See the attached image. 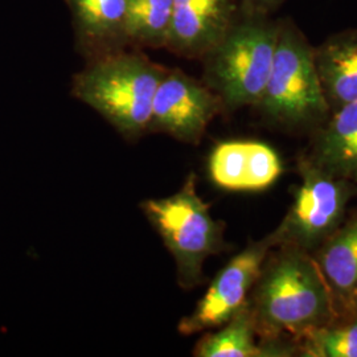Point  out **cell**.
<instances>
[{
	"mask_svg": "<svg viewBox=\"0 0 357 357\" xmlns=\"http://www.w3.org/2000/svg\"><path fill=\"white\" fill-rule=\"evenodd\" d=\"M337 307L344 310L357 289V212L312 253Z\"/></svg>",
	"mask_w": 357,
	"mask_h": 357,
	"instance_id": "14",
	"label": "cell"
},
{
	"mask_svg": "<svg viewBox=\"0 0 357 357\" xmlns=\"http://www.w3.org/2000/svg\"><path fill=\"white\" fill-rule=\"evenodd\" d=\"M270 125L287 131H315L331 114L320 85L314 47L291 20H281L273 66L257 103Z\"/></svg>",
	"mask_w": 357,
	"mask_h": 357,
	"instance_id": "4",
	"label": "cell"
},
{
	"mask_svg": "<svg viewBox=\"0 0 357 357\" xmlns=\"http://www.w3.org/2000/svg\"><path fill=\"white\" fill-rule=\"evenodd\" d=\"M236 13V0H174L166 47L187 57H204L225 36Z\"/></svg>",
	"mask_w": 357,
	"mask_h": 357,
	"instance_id": "10",
	"label": "cell"
},
{
	"mask_svg": "<svg viewBox=\"0 0 357 357\" xmlns=\"http://www.w3.org/2000/svg\"><path fill=\"white\" fill-rule=\"evenodd\" d=\"M197 357H287L298 355L293 339H261L249 302L217 327L206 332L193 349Z\"/></svg>",
	"mask_w": 357,
	"mask_h": 357,
	"instance_id": "11",
	"label": "cell"
},
{
	"mask_svg": "<svg viewBox=\"0 0 357 357\" xmlns=\"http://www.w3.org/2000/svg\"><path fill=\"white\" fill-rule=\"evenodd\" d=\"M261 339H295L333 321L339 307L311 253L290 245L268 253L249 295Z\"/></svg>",
	"mask_w": 357,
	"mask_h": 357,
	"instance_id": "1",
	"label": "cell"
},
{
	"mask_svg": "<svg viewBox=\"0 0 357 357\" xmlns=\"http://www.w3.org/2000/svg\"><path fill=\"white\" fill-rule=\"evenodd\" d=\"M166 72L141 54L105 56L75 77L73 96L134 139L150 128L153 97Z\"/></svg>",
	"mask_w": 357,
	"mask_h": 357,
	"instance_id": "2",
	"label": "cell"
},
{
	"mask_svg": "<svg viewBox=\"0 0 357 357\" xmlns=\"http://www.w3.org/2000/svg\"><path fill=\"white\" fill-rule=\"evenodd\" d=\"M277 248L273 233L250 241L217 273L203 298L188 317L180 320L178 331L184 336L212 331L243 308L255 287L268 253Z\"/></svg>",
	"mask_w": 357,
	"mask_h": 357,
	"instance_id": "7",
	"label": "cell"
},
{
	"mask_svg": "<svg viewBox=\"0 0 357 357\" xmlns=\"http://www.w3.org/2000/svg\"><path fill=\"white\" fill-rule=\"evenodd\" d=\"M174 0H128L121 35L149 45H166Z\"/></svg>",
	"mask_w": 357,
	"mask_h": 357,
	"instance_id": "15",
	"label": "cell"
},
{
	"mask_svg": "<svg viewBox=\"0 0 357 357\" xmlns=\"http://www.w3.org/2000/svg\"><path fill=\"white\" fill-rule=\"evenodd\" d=\"M314 59L331 112L357 101V28L328 36L314 48Z\"/></svg>",
	"mask_w": 357,
	"mask_h": 357,
	"instance_id": "13",
	"label": "cell"
},
{
	"mask_svg": "<svg viewBox=\"0 0 357 357\" xmlns=\"http://www.w3.org/2000/svg\"><path fill=\"white\" fill-rule=\"evenodd\" d=\"M286 0H241L243 13L270 15L274 13Z\"/></svg>",
	"mask_w": 357,
	"mask_h": 357,
	"instance_id": "18",
	"label": "cell"
},
{
	"mask_svg": "<svg viewBox=\"0 0 357 357\" xmlns=\"http://www.w3.org/2000/svg\"><path fill=\"white\" fill-rule=\"evenodd\" d=\"M298 172L293 204L271 233L277 248L290 245L312 255L343 224L357 185L320 169L306 155L298 160Z\"/></svg>",
	"mask_w": 357,
	"mask_h": 357,
	"instance_id": "6",
	"label": "cell"
},
{
	"mask_svg": "<svg viewBox=\"0 0 357 357\" xmlns=\"http://www.w3.org/2000/svg\"><path fill=\"white\" fill-rule=\"evenodd\" d=\"M81 33L93 41L121 33L128 0H68Z\"/></svg>",
	"mask_w": 357,
	"mask_h": 357,
	"instance_id": "17",
	"label": "cell"
},
{
	"mask_svg": "<svg viewBox=\"0 0 357 357\" xmlns=\"http://www.w3.org/2000/svg\"><path fill=\"white\" fill-rule=\"evenodd\" d=\"M268 15L243 13L225 36L205 54L204 84L227 112L257 106L268 82L280 35Z\"/></svg>",
	"mask_w": 357,
	"mask_h": 357,
	"instance_id": "3",
	"label": "cell"
},
{
	"mask_svg": "<svg viewBox=\"0 0 357 357\" xmlns=\"http://www.w3.org/2000/svg\"><path fill=\"white\" fill-rule=\"evenodd\" d=\"M344 310L349 317L357 318V289L355 290V293L351 295V298L347 302V306H345Z\"/></svg>",
	"mask_w": 357,
	"mask_h": 357,
	"instance_id": "19",
	"label": "cell"
},
{
	"mask_svg": "<svg viewBox=\"0 0 357 357\" xmlns=\"http://www.w3.org/2000/svg\"><path fill=\"white\" fill-rule=\"evenodd\" d=\"M306 156L320 169L357 185V101L331 112L314 131Z\"/></svg>",
	"mask_w": 357,
	"mask_h": 357,
	"instance_id": "12",
	"label": "cell"
},
{
	"mask_svg": "<svg viewBox=\"0 0 357 357\" xmlns=\"http://www.w3.org/2000/svg\"><path fill=\"white\" fill-rule=\"evenodd\" d=\"M211 181L228 192H262L283 174L278 153L264 142L233 139L217 143L208 158Z\"/></svg>",
	"mask_w": 357,
	"mask_h": 357,
	"instance_id": "9",
	"label": "cell"
},
{
	"mask_svg": "<svg viewBox=\"0 0 357 357\" xmlns=\"http://www.w3.org/2000/svg\"><path fill=\"white\" fill-rule=\"evenodd\" d=\"M196 183L191 172L176 193L141 203L144 216L175 261L178 284L184 290L203 284L205 261L229 249L224 240L225 224L212 217Z\"/></svg>",
	"mask_w": 357,
	"mask_h": 357,
	"instance_id": "5",
	"label": "cell"
},
{
	"mask_svg": "<svg viewBox=\"0 0 357 357\" xmlns=\"http://www.w3.org/2000/svg\"><path fill=\"white\" fill-rule=\"evenodd\" d=\"M340 318L314 327L294 339L305 357H357V318Z\"/></svg>",
	"mask_w": 357,
	"mask_h": 357,
	"instance_id": "16",
	"label": "cell"
},
{
	"mask_svg": "<svg viewBox=\"0 0 357 357\" xmlns=\"http://www.w3.org/2000/svg\"><path fill=\"white\" fill-rule=\"evenodd\" d=\"M221 110V100L205 84L178 69L167 70L153 97L149 130L199 144Z\"/></svg>",
	"mask_w": 357,
	"mask_h": 357,
	"instance_id": "8",
	"label": "cell"
}]
</instances>
